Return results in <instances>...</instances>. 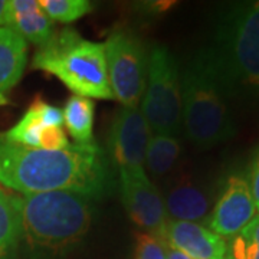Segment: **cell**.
I'll list each match as a JSON object with an SVG mask.
<instances>
[{"instance_id":"6da1fadb","label":"cell","mask_w":259,"mask_h":259,"mask_svg":"<svg viewBox=\"0 0 259 259\" xmlns=\"http://www.w3.org/2000/svg\"><path fill=\"white\" fill-rule=\"evenodd\" d=\"M108 158L97 144L40 150L9 143L0 134V185L20 194L72 192L98 199L110 187Z\"/></svg>"},{"instance_id":"7a4b0ae2","label":"cell","mask_w":259,"mask_h":259,"mask_svg":"<svg viewBox=\"0 0 259 259\" xmlns=\"http://www.w3.org/2000/svg\"><path fill=\"white\" fill-rule=\"evenodd\" d=\"M20 243L40 256H56L82 241L93 222V199L72 192L15 196Z\"/></svg>"},{"instance_id":"3957f363","label":"cell","mask_w":259,"mask_h":259,"mask_svg":"<svg viewBox=\"0 0 259 259\" xmlns=\"http://www.w3.org/2000/svg\"><path fill=\"white\" fill-rule=\"evenodd\" d=\"M206 54L226 95L259 97V0L222 10Z\"/></svg>"},{"instance_id":"277c9868","label":"cell","mask_w":259,"mask_h":259,"mask_svg":"<svg viewBox=\"0 0 259 259\" xmlns=\"http://www.w3.org/2000/svg\"><path fill=\"white\" fill-rule=\"evenodd\" d=\"M180 85L182 125L196 147H214L236 134L226 93L206 51L180 72Z\"/></svg>"},{"instance_id":"5b68a950","label":"cell","mask_w":259,"mask_h":259,"mask_svg":"<svg viewBox=\"0 0 259 259\" xmlns=\"http://www.w3.org/2000/svg\"><path fill=\"white\" fill-rule=\"evenodd\" d=\"M32 68L56 76L74 95L114 100L104 44L88 40L74 29L56 30L33 55Z\"/></svg>"},{"instance_id":"8992f818","label":"cell","mask_w":259,"mask_h":259,"mask_svg":"<svg viewBox=\"0 0 259 259\" xmlns=\"http://www.w3.org/2000/svg\"><path fill=\"white\" fill-rule=\"evenodd\" d=\"M140 110L151 133L177 136L183 127L180 71L176 58L164 45H156L148 52L147 81Z\"/></svg>"},{"instance_id":"52a82bcc","label":"cell","mask_w":259,"mask_h":259,"mask_svg":"<svg viewBox=\"0 0 259 259\" xmlns=\"http://www.w3.org/2000/svg\"><path fill=\"white\" fill-rule=\"evenodd\" d=\"M105 62L114 100L121 105H139L147 81L148 52L139 37L127 30H114L107 40Z\"/></svg>"},{"instance_id":"ba28073f","label":"cell","mask_w":259,"mask_h":259,"mask_svg":"<svg viewBox=\"0 0 259 259\" xmlns=\"http://www.w3.org/2000/svg\"><path fill=\"white\" fill-rule=\"evenodd\" d=\"M151 130L140 105H121L112 120L108 153L118 171L144 170Z\"/></svg>"},{"instance_id":"9c48e42d","label":"cell","mask_w":259,"mask_h":259,"mask_svg":"<svg viewBox=\"0 0 259 259\" xmlns=\"http://www.w3.org/2000/svg\"><path fill=\"white\" fill-rule=\"evenodd\" d=\"M118 183L122 204L128 218L146 233L161 238L168 221L163 194L147 176L141 171H118Z\"/></svg>"},{"instance_id":"30bf717a","label":"cell","mask_w":259,"mask_h":259,"mask_svg":"<svg viewBox=\"0 0 259 259\" xmlns=\"http://www.w3.org/2000/svg\"><path fill=\"white\" fill-rule=\"evenodd\" d=\"M256 214L246 175L233 173L228 177L206 223L210 231L226 239L239 233Z\"/></svg>"},{"instance_id":"8fae6325","label":"cell","mask_w":259,"mask_h":259,"mask_svg":"<svg viewBox=\"0 0 259 259\" xmlns=\"http://www.w3.org/2000/svg\"><path fill=\"white\" fill-rule=\"evenodd\" d=\"M161 239L190 259H226L228 253L226 241L200 223L168 219Z\"/></svg>"},{"instance_id":"7c38bea8","label":"cell","mask_w":259,"mask_h":259,"mask_svg":"<svg viewBox=\"0 0 259 259\" xmlns=\"http://www.w3.org/2000/svg\"><path fill=\"white\" fill-rule=\"evenodd\" d=\"M163 200L170 221L206 222L212 212V199L209 193L187 179H179L167 186Z\"/></svg>"},{"instance_id":"4fadbf2b","label":"cell","mask_w":259,"mask_h":259,"mask_svg":"<svg viewBox=\"0 0 259 259\" xmlns=\"http://www.w3.org/2000/svg\"><path fill=\"white\" fill-rule=\"evenodd\" d=\"M5 26L39 48L49 42L56 32L55 23L42 10L39 0H9Z\"/></svg>"},{"instance_id":"5bb4252c","label":"cell","mask_w":259,"mask_h":259,"mask_svg":"<svg viewBox=\"0 0 259 259\" xmlns=\"http://www.w3.org/2000/svg\"><path fill=\"white\" fill-rule=\"evenodd\" d=\"M28 62V42L10 28H0V104L23 76Z\"/></svg>"},{"instance_id":"9a60e30c","label":"cell","mask_w":259,"mask_h":259,"mask_svg":"<svg viewBox=\"0 0 259 259\" xmlns=\"http://www.w3.org/2000/svg\"><path fill=\"white\" fill-rule=\"evenodd\" d=\"M182 156V146L176 136L151 133L146 150L144 170L147 168L154 179L170 175Z\"/></svg>"},{"instance_id":"2e32d148","label":"cell","mask_w":259,"mask_h":259,"mask_svg":"<svg viewBox=\"0 0 259 259\" xmlns=\"http://www.w3.org/2000/svg\"><path fill=\"white\" fill-rule=\"evenodd\" d=\"M62 114L68 134L75 140V144L95 143L93 134L95 104L93 100L71 95L65 102Z\"/></svg>"},{"instance_id":"e0dca14e","label":"cell","mask_w":259,"mask_h":259,"mask_svg":"<svg viewBox=\"0 0 259 259\" xmlns=\"http://www.w3.org/2000/svg\"><path fill=\"white\" fill-rule=\"evenodd\" d=\"M20 245V218L15 194L0 187V259H12Z\"/></svg>"},{"instance_id":"ac0fdd59","label":"cell","mask_w":259,"mask_h":259,"mask_svg":"<svg viewBox=\"0 0 259 259\" xmlns=\"http://www.w3.org/2000/svg\"><path fill=\"white\" fill-rule=\"evenodd\" d=\"M228 259H259V213L228 245Z\"/></svg>"},{"instance_id":"d6986e66","label":"cell","mask_w":259,"mask_h":259,"mask_svg":"<svg viewBox=\"0 0 259 259\" xmlns=\"http://www.w3.org/2000/svg\"><path fill=\"white\" fill-rule=\"evenodd\" d=\"M39 5L52 22L62 23H72L93 10L88 0H39Z\"/></svg>"},{"instance_id":"ffe728a7","label":"cell","mask_w":259,"mask_h":259,"mask_svg":"<svg viewBox=\"0 0 259 259\" xmlns=\"http://www.w3.org/2000/svg\"><path fill=\"white\" fill-rule=\"evenodd\" d=\"M134 259H167L166 242L153 233H139Z\"/></svg>"},{"instance_id":"44dd1931","label":"cell","mask_w":259,"mask_h":259,"mask_svg":"<svg viewBox=\"0 0 259 259\" xmlns=\"http://www.w3.org/2000/svg\"><path fill=\"white\" fill-rule=\"evenodd\" d=\"M30 108L36 114L39 121L47 127H62L64 124V114L59 107L48 104L44 100H35L32 102Z\"/></svg>"},{"instance_id":"7402d4cb","label":"cell","mask_w":259,"mask_h":259,"mask_svg":"<svg viewBox=\"0 0 259 259\" xmlns=\"http://www.w3.org/2000/svg\"><path fill=\"white\" fill-rule=\"evenodd\" d=\"M248 183L250 187V193L255 202L256 213H259V146L252 153V157L249 161V168H248Z\"/></svg>"},{"instance_id":"603a6c76","label":"cell","mask_w":259,"mask_h":259,"mask_svg":"<svg viewBox=\"0 0 259 259\" xmlns=\"http://www.w3.org/2000/svg\"><path fill=\"white\" fill-rule=\"evenodd\" d=\"M167 259H190L187 255H185L183 252L175 249V248H170L167 246Z\"/></svg>"},{"instance_id":"cb8c5ba5","label":"cell","mask_w":259,"mask_h":259,"mask_svg":"<svg viewBox=\"0 0 259 259\" xmlns=\"http://www.w3.org/2000/svg\"><path fill=\"white\" fill-rule=\"evenodd\" d=\"M6 0H0V28L5 26V18H6Z\"/></svg>"},{"instance_id":"d4e9b609","label":"cell","mask_w":259,"mask_h":259,"mask_svg":"<svg viewBox=\"0 0 259 259\" xmlns=\"http://www.w3.org/2000/svg\"><path fill=\"white\" fill-rule=\"evenodd\" d=\"M226 259H228V258H226Z\"/></svg>"}]
</instances>
